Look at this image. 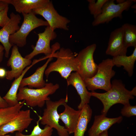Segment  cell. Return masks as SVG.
I'll use <instances>...</instances> for the list:
<instances>
[{"label": "cell", "mask_w": 136, "mask_h": 136, "mask_svg": "<svg viewBox=\"0 0 136 136\" xmlns=\"http://www.w3.org/2000/svg\"><path fill=\"white\" fill-rule=\"evenodd\" d=\"M134 48L133 53L129 56H118L113 57L112 59L114 66L118 67L123 66L130 77L133 74L134 64L136 60V47Z\"/></svg>", "instance_id": "cell-22"}, {"label": "cell", "mask_w": 136, "mask_h": 136, "mask_svg": "<svg viewBox=\"0 0 136 136\" xmlns=\"http://www.w3.org/2000/svg\"><path fill=\"white\" fill-rule=\"evenodd\" d=\"M10 18L8 22L0 29V42L4 47L5 56L6 58L9 57L10 51L12 46L9 42V37L19 29V24L21 19L20 15L13 12L11 13Z\"/></svg>", "instance_id": "cell-13"}, {"label": "cell", "mask_w": 136, "mask_h": 136, "mask_svg": "<svg viewBox=\"0 0 136 136\" xmlns=\"http://www.w3.org/2000/svg\"><path fill=\"white\" fill-rule=\"evenodd\" d=\"M38 35V39L35 46L32 51L24 57L31 60L34 57L40 54H44L46 56L43 58L44 59L51 57H53L55 52L60 47L58 43H55L51 48L50 47L51 41L56 37V33L48 26L43 32L39 33Z\"/></svg>", "instance_id": "cell-7"}, {"label": "cell", "mask_w": 136, "mask_h": 136, "mask_svg": "<svg viewBox=\"0 0 136 136\" xmlns=\"http://www.w3.org/2000/svg\"><path fill=\"white\" fill-rule=\"evenodd\" d=\"M127 48L124 45L121 27L116 29L111 33L106 49V54L113 57L126 55Z\"/></svg>", "instance_id": "cell-14"}, {"label": "cell", "mask_w": 136, "mask_h": 136, "mask_svg": "<svg viewBox=\"0 0 136 136\" xmlns=\"http://www.w3.org/2000/svg\"><path fill=\"white\" fill-rule=\"evenodd\" d=\"M33 120L30 110H21L13 119L0 126V136L16 131L22 133L28 127Z\"/></svg>", "instance_id": "cell-12"}, {"label": "cell", "mask_w": 136, "mask_h": 136, "mask_svg": "<svg viewBox=\"0 0 136 136\" xmlns=\"http://www.w3.org/2000/svg\"><path fill=\"white\" fill-rule=\"evenodd\" d=\"M58 84L46 83L42 88L32 89L26 87H19L17 94L18 101L24 100L27 106L31 107H43L46 100L50 99L49 96L54 93L59 89Z\"/></svg>", "instance_id": "cell-2"}, {"label": "cell", "mask_w": 136, "mask_h": 136, "mask_svg": "<svg viewBox=\"0 0 136 136\" xmlns=\"http://www.w3.org/2000/svg\"><path fill=\"white\" fill-rule=\"evenodd\" d=\"M32 12L35 15H39L43 17L53 30L57 28L66 30H69L67 25L70 20L58 14L54 8L52 1H50L42 7L33 10Z\"/></svg>", "instance_id": "cell-10"}, {"label": "cell", "mask_w": 136, "mask_h": 136, "mask_svg": "<svg viewBox=\"0 0 136 136\" xmlns=\"http://www.w3.org/2000/svg\"><path fill=\"white\" fill-rule=\"evenodd\" d=\"M9 6V4L5 2L4 0H0V11Z\"/></svg>", "instance_id": "cell-30"}, {"label": "cell", "mask_w": 136, "mask_h": 136, "mask_svg": "<svg viewBox=\"0 0 136 136\" xmlns=\"http://www.w3.org/2000/svg\"><path fill=\"white\" fill-rule=\"evenodd\" d=\"M90 93L91 96L97 98L101 102L103 108L101 113L106 115L110 108L115 104L124 105L130 104L129 100L133 99L134 96L136 95V88L135 86L129 91L121 80H114L112 82L111 88L106 92L100 93L92 91Z\"/></svg>", "instance_id": "cell-1"}, {"label": "cell", "mask_w": 136, "mask_h": 136, "mask_svg": "<svg viewBox=\"0 0 136 136\" xmlns=\"http://www.w3.org/2000/svg\"><path fill=\"white\" fill-rule=\"evenodd\" d=\"M68 101L67 96L65 98L53 101L50 99L46 101V108L44 110L40 121L43 125H47L56 130L59 136H69V134L64 126L59 123V116L57 112L58 107L63 105Z\"/></svg>", "instance_id": "cell-6"}, {"label": "cell", "mask_w": 136, "mask_h": 136, "mask_svg": "<svg viewBox=\"0 0 136 136\" xmlns=\"http://www.w3.org/2000/svg\"><path fill=\"white\" fill-rule=\"evenodd\" d=\"M22 14L23 20L21 27L9 37V42L12 46L24 47L26 43L27 37L31 31L40 26H49L47 21L38 18L32 12Z\"/></svg>", "instance_id": "cell-5"}, {"label": "cell", "mask_w": 136, "mask_h": 136, "mask_svg": "<svg viewBox=\"0 0 136 136\" xmlns=\"http://www.w3.org/2000/svg\"><path fill=\"white\" fill-rule=\"evenodd\" d=\"M25 103V101L22 100L14 106L0 109V126L13 119L21 110Z\"/></svg>", "instance_id": "cell-23"}, {"label": "cell", "mask_w": 136, "mask_h": 136, "mask_svg": "<svg viewBox=\"0 0 136 136\" xmlns=\"http://www.w3.org/2000/svg\"><path fill=\"white\" fill-rule=\"evenodd\" d=\"M41 117L40 116L39 117L36 125L34 126L30 134H25L22 133L17 132L15 134V136H51L53 131V128L47 125H45L43 129L40 127L39 123Z\"/></svg>", "instance_id": "cell-25"}, {"label": "cell", "mask_w": 136, "mask_h": 136, "mask_svg": "<svg viewBox=\"0 0 136 136\" xmlns=\"http://www.w3.org/2000/svg\"><path fill=\"white\" fill-rule=\"evenodd\" d=\"M114 65L112 59L103 60L98 65V69L95 75L92 78L84 80L87 89L92 91L98 89L107 91L111 88V79L115 75L113 70Z\"/></svg>", "instance_id": "cell-4"}, {"label": "cell", "mask_w": 136, "mask_h": 136, "mask_svg": "<svg viewBox=\"0 0 136 136\" xmlns=\"http://www.w3.org/2000/svg\"><path fill=\"white\" fill-rule=\"evenodd\" d=\"M6 71L3 68H0V78H3L6 77Z\"/></svg>", "instance_id": "cell-32"}, {"label": "cell", "mask_w": 136, "mask_h": 136, "mask_svg": "<svg viewBox=\"0 0 136 136\" xmlns=\"http://www.w3.org/2000/svg\"><path fill=\"white\" fill-rule=\"evenodd\" d=\"M4 136H11L10 135H5Z\"/></svg>", "instance_id": "cell-35"}, {"label": "cell", "mask_w": 136, "mask_h": 136, "mask_svg": "<svg viewBox=\"0 0 136 136\" xmlns=\"http://www.w3.org/2000/svg\"><path fill=\"white\" fill-rule=\"evenodd\" d=\"M36 63L35 61H33L31 65L25 69L21 76L15 79L12 83L10 89L3 97L9 106H14L19 103V101L17 99V95L21 81L27 71Z\"/></svg>", "instance_id": "cell-20"}, {"label": "cell", "mask_w": 136, "mask_h": 136, "mask_svg": "<svg viewBox=\"0 0 136 136\" xmlns=\"http://www.w3.org/2000/svg\"><path fill=\"white\" fill-rule=\"evenodd\" d=\"M31 59L23 57L19 52L18 47L13 46L11 56L7 65L10 66L11 70L6 71V78L11 80L14 78H18L22 74L25 68L31 65Z\"/></svg>", "instance_id": "cell-11"}, {"label": "cell", "mask_w": 136, "mask_h": 136, "mask_svg": "<svg viewBox=\"0 0 136 136\" xmlns=\"http://www.w3.org/2000/svg\"><path fill=\"white\" fill-rule=\"evenodd\" d=\"M64 110L59 114V119L64 124L69 134L74 132L80 115L81 110H76L65 103L63 105Z\"/></svg>", "instance_id": "cell-18"}, {"label": "cell", "mask_w": 136, "mask_h": 136, "mask_svg": "<svg viewBox=\"0 0 136 136\" xmlns=\"http://www.w3.org/2000/svg\"><path fill=\"white\" fill-rule=\"evenodd\" d=\"M4 49L3 46L0 44V63L2 61L4 54Z\"/></svg>", "instance_id": "cell-31"}, {"label": "cell", "mask_w": 136, "mask_h": 136, "mask_svg": "<svg viewBox=\"0 0 136 136\" xmlns=\"http://www.w3.org/2000/svg\"><path fill=\"white\" fill-rule=\"evenodd\" d=\"M124 45L127 48L130 47H136V26L126 23L121 27Z\"/></svg>", "instance_id": "cell-24"}, {"label": "cell", "mask_w": 136, "mask_h": 136, "mask_svg": "<svg viewBox=\"0 0 136 136\" xmlns=\"http://www.w3.org/2000/svg\"><path fill=\"white\" fill-rule=\"evenodd\" d=\"M8 6L0 11V26L3 27L9 21L10 18L8 16Z\"/></svg>", "instance_id": "cell-28"}, {"label": "cell", "mask_w": 136, "mask_h": 136, "mask_svg": "<svg viewBox=\"0 0 136 136\" xmlns=\"http://www.w3.org/2000/svg\"><path fill=\"white\" fill-rule=\"evenodd\" d=\"M53 57L49 58L45 63L42 66L38 68L35 72L31 76L23 78L20 83V87L28 86L30 88H39L44 87L46 83L44 79V75L49 62Z\"/></svg>", "instance_id": "cell-17"}, {"label": "cell", "mask_w": 136, "mask_h": 136, "mask_svg": "<svg viewBox=\"0 0 136 136\" xmlns=\"http://www.w3.org/2000/svg\"><path fill=\"white\" fill-rule=\"evenodd\" d=\"M102 114L95 115L93 123L88 131V136H99L102 132L108 129L113 124L121 122L122 117L109 118Z\"/></svg>", "instance_id": "cell-16"}, {"label": "cell", "mask_w": 136, "mask_h": 136, "mask_svg": "<svg viewBox=\"0 0 136 136\" xmlns=\"http://www.w3.org/2000/svg\"><path fill=\"white\" fill-rule=\"evenodd\" d=\"M108 0H88V8L90 14L95 18L101 12L103 7Z\"/></svg>", "instance_id": "cell-26"}, {"label": "cell", "mask_w": 136, "mask_h": 136, "mask_svg": "<svg viewBox=\"0 0 136 136\" xmlns=\"http://www.w3.org/2000/svg\"><path fill=\"white\" fill-rule=\"evenodd\" d=\"M9 106L6 101L0 96V109L7 107Z\"/></svg>", "instance_id": "cell-29"}, {"label": "cell", "mask_w": 136, "mask_h": 136, "mask_svg": "<svg viewBox=\"0 0 136 136\" xmlns=\"http://www.w3.org/2000/svg\"><path fill=\"white\" fill-rule=\"evenodd\" d=\"M133 2V0H127L116 4L114 0H108L104 5L100 14L94 18L92 25L96 26L108 23L115 18H121L123 12L129 9Z\"/></svg>", "instance_id": "cell-9"}, {"label": "cell", "mask_w": 136, "mask_h": 136, "mask_svg": "<svg viewBox=\"0 0 136 136\" xmlns=\"http://www.w3.org/2000/svg\"><path fill=\"white\" fill-rule=\"evenodd\" d=\"M92 110L88 104L85 105L81 110L80 115L73 136H84L92 114Z\"/></svg>", "instance_id": "cell-21"}, {"label": "cell", "mask_w": 136, "mask_h": 136, "mask_svg": "<svg viewBox=\"0 0 136 136\" xmlns=\"http://www.w3.org/2000/svg\"><path fill=\"white\" fill-rule=\"evenodd\" d=\"M125 1V0H117L116 1L117 2V3H122L124 2Z\"/></svg>", "instance_id": "cell-34"}, {"label": "cell", "mask_w": 136, "mask_h": 136, "mask_svg": "<svg viewBox=\"0 0 136 136\" xmlns=\"http://www.w3.org/2000/svg\"><path fill=\"white\" fill-rule=\"evenodd\" d=\"M99 136H108V130L105 131L101 133Z\"/></svg>", "instance_id": "cell-33"}, {"label": "cell", "mask_w": 136, "mask_h": 136, "mask_svg": "<svg viewBox=\"0 0 136 136\" xmlns=\"http://www.w3.org/2000/svg\"><path fill=\"white\" fill-rule=\"evenodd\" d=\"M96 47L95 44L89 45L81 50L76 57L78 66L77 72L83 80L92 78L97 72L98 65L93 57Z\"/></svg>", "instance_id": "cell-8"}, {"label": "cell", "mask_w": 136, "mask_h": 136, "mask_svg": "<svg viewBox=\"0 0 136 136\" xmlns=\"http://www.w3.org/2000/svg\"><path fill=\"white\" fill-rule=\"evenodd\" d=\"M66 79L67 86H73L80 96L81 101L78 108L81 110L89 103L91 96L90 92L88 91L84 80L77 72L71 73Z\"/></svg>", "instance_id": "cell-15"}, {"label": "cell", "mask_w": 136, "mask_h": 136, "mask_svg": "<svg viewBox=\"0 0 136 136\" xmlns=\"http://www.w3.org/2000/svg\"><path fill=\"white\" fill-rule=\"evenodd\" d=\"M13 6L16 11L22 14H28L35 9L42 7L48 3L49 0H4Z\"/></svg>", "instance_id": "cell-19"}, {"label": "cell", "mask_w": 136, "mask_h": 136, "mask_svg": "<svg viewBox=\"0 0 136 136\" xmlns=\"http://www.w3.org/2000/svg\"><path fill=\"white\" fill-rule=\"evenodd\" d=\"M53 57L57 58L56 60L51 63L45 72L47 78L51 72H56L66 79L72 72L78 71L77 61L70 49L61 48L54 54Z\"/></svg>", "instance_id": "cell-3"}, {"label": "cell", "mask_w": 136, "mask_h": 136, "mask_svg": "<svg viewBox=\"0 0 136 136\" xmlns=\"http://www.w3.org/2000/svg\"><path fill=\"white\" fill-rule=\"evenodd\" d=\"M121 113L123 116L130 117L136 115V106H132L130 104L124 105L121 109Z\"/></svg>", "instance_id": "cell-27"}]
</instances>
